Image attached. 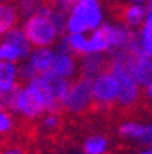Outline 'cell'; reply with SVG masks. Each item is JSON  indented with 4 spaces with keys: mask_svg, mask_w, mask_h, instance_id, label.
Segmentation results:
<instances>
[{
    "mask_svg": "<svg viewBox=\"0 0 152 154\" xmlns=\"http://www.w3.org/2000/svg\"><path fill=\"white\" fill-rule=\"evenodd\" d=\"M22 29L33 47H51L63 36L55 22V8L51 4H43L36 13L26 17Z\"/></svg>",
    "mask_w": 152,
    "mask_h": 154,
    "instance_id": "cell-1",
    "label": "cell"
},
{
    "mask_svg": "<svg viewBox=\"0 0 152 154\" xmlns=\"http://www.w3.org/2000/svg\"><path fill=\"white\" fill-rule=\"evenodd\" d=\"M111 54V61L124 67L140 87H147L149 83H152V58L136 57L127 50L115 51Z\"/></svg>",
    "mask_w": 152,
    "mask_h": 154,
    "instance_id": "cell-2",
    "label": "cell"
},
{
    "mask_svg": "<svg viewBox=\"0 0 152 154\" xmlns=\"http://www.w3.org/2000/svg\"><path fill=\"white\" fill-rule=\"evenodd\" d=\"M92 80L89 77L81 76L69 88V92L62 100V107L69 113L78 114L84 113L93 103L92 98Z\"/></svg>",
    "mask_w": 152,
    "mask_h": 154,
    "instance_id": "cell-3",
    "label": "cell"
},
{
    "mask_svg": "<svg viewBox=\"0 0 152 154\" xmlns=\"http://www.w3.org/2000/svg\"><path fill=\"white\" fill-rule=\"evenodd\" d=\"M93 103L101 109H107L117 102L118 81L111 70H103L92 80Z\"/></svg>",
    "mask_w": 152,
    "mask_h": 154,
    "instance_id": "cell-4",
    "label": "cell"
},
{
    "mask_svg": "<svg viewBox=\"0 0 152 154\" xmlns=\"http://www.w3.org/2000/svg\"><path fill=\"white\" fill-rule=\"evenodd\" d=\"M10 110L23 116L26 119H37L44 113L45 107L37 94L29 85H26L21 88L19 87L14 88Z\"/></svg>",
    "mask_w": 152,
    "mask_h": 154,
    "instance_id": "cell-5",
    "label": "cell"
},
{
    "mask_svg": "<svg viewBox=\"0 0 152 154\" xmlns=\"http://www.w3.org/2000/svg\"><path fill=\"white\" fill-rule=\"evenodd\" d=\"M111 72L114 73L118 81V98L117 103L121 107H132L140 99V88L141 87L136 83L133 77L130 76L122 66L111 61Z\"/></svg>",
    "mask_w": 152,
    "mask_h": 154,
    "instance_id": "cell-6",
    "label": "cell"
},
{
    "mask_svg": "<svg viewBox=\"0 0 152 154\" xmlns=\"http://www.w3.org/2000/svg\"><path fill=\"white\" fill-rule=\"evenodd\" d=\"M69 14L81 19L88 26L89 32L97 29L104 19V11L100 0H77Z\"/></svg>",
    "mask_w": 152,
    "mask_h": 154,
    "instance_id": "cell-7",
    "label": "cell"
},
{
    "mask_svg": "<svg viewBox=\"0 0 152 154\" xmlns=\"http://www.w3.org/2000/svg\"><path fill=\"white\" fill-rule=\"evenodd\" d=\"M100 29L108 43V51L115 52L127 50L130 38L133 36V30L129 26H126L125 23L103 22L100 25Z\"/></svg>",
    "mask_w": 152,
    "mask_h": 154,
    "instance_id": "cell-8",
    "label": "cell"
},
{
    "mask_svg": "<svg viewBox=\"0 0 152 154\" xmlns=\"http://www.w3.org/2000/svg\"><path fill=\"white\" fill-rule=\"evenodd\" d=\"M28 85L38 95V98L41 99L43 105L48 113H55V114L59 113V110L62 109V103L52 95L47 81L41 74H37L30 81H28Z\"/></svg>",
    "mask_w": 152,
    "mask_h": 154,
    "instance_id": "cell-9",
    "label": "cell"
},
{
    "mask_svg": "<svg viewBox=\"0 0 152 154\" xmlns=\"http://www.w3.org/2000/svg\"><path fill=\"white\" fill-rule=\"evenodd\" d=\"M49 70L54 72L55 74H58L60 77L69 79V80L73 79L77 72V63H76V59L73 58V54L56 51Z\"/></svg>",
    "mask_w": 152,
    "mask_h": 154,
    "instance_id": "cell-10",
    "label": "cell"
},
{
    "mask_svg": "<svg viewBox=\"0 0 152 154\" xmlns=\"http://www.w3.org/2000/svg\"><path fill=\"white\" fill-rule=\"evenodd\" d=\"M106 66H107V61L101 52H91V54L82 55L81 65H79L81 76L95 79L99 73L104 70Z\"/></svg>",
    "mask_w": 152,
    "mask_h": 154,
    "instance_id": "cell-11",
    "label": "cell"
},
{
    "mask_svg": "<svg viewBox=\"0 0 152 154\" xmlns=\"http://www.w3.org/2000/svg\"><path fill=\"white\" fill-rule=\"evenodd\" d=\"M3 42L10 43L11 45L16 48L19 51V55H21V59H25V58L29 57L30 51H32V44L29 42L28 36L25 35L22 28H18V26H14L10 30H7L4 33V36L1 37Z\"/></svg>",
    "mask_w": 152,
    "mask_h": 154,
    "instance_id": "cell-12",
    "label": "cell"
},
{
    "mask_svg": "<svg viewBox=\"0 0 152 154\" xmlns=\"http://www.w3.org/2000/svg\"><path fill=\"white\" fill-rule=\"evenodd\" d=\"M55 57V51L49 47H36L33 51H30L28 57V62L34 67V70L38 74L49 70L52 61Z\"/></svg>",
    "mask_w": 152,
    "mask_h": 154,
    "instance_id": "cell-13",
    "label": "cell"
},
{
    "mask_svg": "<svg viewBox=\"0 0 152 154\" xmlns=\"http://www.w3.org/2000/svg\"><path fill=\"white\" fill-rule=\"evenodd\" d=\"M147 17L145 4H126L122 10V21L130 29H139L143 26Z\"/></svg>",
    "mask_w": 152,
    "mask_h": 154,
    "instance_id": "cell-14",
    "label": "cell"
},
{
    "mask_svg": "<svg viewBox=\"0 0 152 154\" xmlns=\"http://www.w3.org/2000/svg\"><path fill=\"white\" fill-rule=\"evenodd\" d=\"M19 17V10L15 4L10 2H0V38L7 30L16 25Z\"/></svg>",
    "mask_w": 152,
    "mask_h": 154,
    "instance_id": "cell-15",
    "label": "cell"
},
{
    "mask_svg": "<svg viewBox=\"0 0 152 154\" xmlns=\"http://www.w3.org/2000/svg\"><path fill=\"white\" fill-rule=\"evenodd\" d=\"M41 76L45 79L52 95L62 103V100L64 99V96L69 92L70 85H71L70 80L69 79H64V77L58 76V74H55L54 72H51V70H47V72H44V73H41Z\"/></svg>",
    "mask_w": 152,
    "mask_h": 154,
    "instance_id": "cell-16",
    "label": "cell"
},
{
    "mask_svg": "<svg viewBox=\"0 0 152 154\" xmlns=\"http://www.w3.org/2000/svg\"><path fill=\"white\" fill-rule=\"evenodd\" d=\"M18 80V66L15 62L0 61V91L8 92L16 87Z\"/></svg>",
    "mask_w": 152,
    "mask_h": 154,
    "instance_id": "cell-17",
    "label": "cell"
},
{
    "mask_svg": "<svg viewBox=\"0 0 152 154\" xmlns=\"http://www.w3.org/2000/svg\"><path fill=\"white\" fill-rule=\"evenodd\" d=\"M62 37L69 47L70 54L81 57L89 54V38L86 37V33H67Z\"/></svg>",
    "mask_w": 152,
    "mask_h": 154,
    "instance_id": "cell-18",
    "label": "cell"
},
{
    "mask_svg": "<svg viewBox=\"0 0 152 154\" xmlns=\"http://www.w3.org/2000/svg\"><path fill=\"white\" fill-rule=\"evenodd\" d=\"M108 142L103 135H92L84 143L85 154H104L107 150Z\"/></svg>",
    "mask_w": 152,
    "mask_h": 154,
    "instance_id": "cell-19",
    "label": "cell"
},
{
    "mask_svg": "<svg viewBox=\"0 0 152 154\" xmlns=\"http://www.w3.org/2000/svg\"><path fill=\"white\" fill-rule=\"evenodd\" d=\"M144 131H145V125L136 122V121L125 122V124H122L118 128L119 136H122L125 139H136V140H140V139L143 138Z\"/></svg>",
    "mask_w": 152,
    "mask_h": 154,
    "instance_id": "cell-20",
    "label": "cell"
},
{
    "mask_svg": "<svg viewBox=\"0 0 152 154\" xmlns=\"http://www.w3.org/2000/svg\"><path fill=\"white\" fill-rule=\"evenodd\" d=\"M88 38H89V54L91 52H101V54H104V52L108 51V43L106 40L103 32H101L100 26L97 29H95V30H92Z\"/></svg>",
    "mask_w": 152,
    "mask_h": 154,
    "instance_id": "cell-21",
    "label": "cell"
},
{
    "mask_svg": "<svg viewBox=\"0 0 152 154\" xmlns=\"http://www.w3.org/2000/svg\"><path fill=\"white\" fill-rule=\"evenodd\" d=\"M14 2H15V6L18 7L19 13L26 18V17L32 15L33 13H36L43 6L44 0H14Z\"/></svg>",
    "mask_w": 152,
    "mask_h": 154,
    "instance_id": "cell-22",
    "label": "cell"
},
{
    "mask_svg": "<svg viewBox=\"0 0 152 154\" xmlns=\"http://www.w3.org/2000/svg\"><path fill=\"white\" fill-rule=\"evenodd\" d=\"M21 59L19 51L14 45H11L7 42H0V61H8V62H16Z\"/></svg>",
    "mask_w": 152,
    "mask_h": 154,
    "instance_id": "cell-23",
    "label": "cell"
},
{
    "mask_svg": "<svg viewBox=\"0 0 152 154\" xmlns=\"http://www.w3.org/2000/svg\"><path fill=\"white\" fill-rule=\"evenodd\" d=\"M13 127H14V121L11 114L6 109L0 107V135L8 134L13 129Z\"/></svg>",
    "mask_w": 152,
    "mask_h": 154,
    "instance_id": "cell-24",
    "label": "cell"
},
{
    "mask_svg": "<svg viewBox=\"0 0 152 154\" xmlns=\"http://www.w3.org/2000/svg\"><path fill=\"white\" fill-rule=\"evenodd\" d=\"M37 72L34 70V67L29 62H25L22 63L21 66H18V77H21L22 80H26V81H30L34 76H37Z\"/></svg>",
    "mask_w": 152,
    "mask_h": 154,
    "instance_id": "cell-25",
    "label": "cell"
},
{
    "mask_svg": "<svg viewBox=\"0 0 152 154\" xmlns=\"http://www.w3.org/2000/svg\"><path fill=\"white\" fill-rule=\"evenodd\" d=\"M77 3V0H49V4L54 8L63 11V13L69 14L71 11V8L74 7V4Z\"/></svg>",
    "mask_w": 152,
    "mask_h": 154,
    "instance_id": "cell-26",
    "label": "cell"
},
{
    "mask_svg": "<svg viewBox=\"0 0 152 154\" xmlns=\"http://www.w3.org/2000/svg\"><path fill=\"white\" fill-rule=\"evenodd\" d=\"M58 122H59L58 116L55 113H49V114L45 116L44 119H43V127L47 129H54L58 125Z\"/></svg>",
    "mask_w": 152,
    "mask_h": 154,
    "instance_id": "cell-27",
    "label": "cell"
},
{
    "mask_svg": "<svg viewBox=\"0 0 152 154\" xmlns=\"http://www.w3.org/2000/svg\"><path fill=\"white\" fill-rule=\"evenodd\" d=\"M140 142L147 146H152V122L145 125V131H144L143 138L140 139Z\"/></svg>",
    "mask_w": 152,
    "mask_h": 154,
    "instance_id": "cell-28",
    "label": "cell"
},
{
    "mask_svg": "<svg viewBox=\"0 0 152 154\" xmlns=\"http://www.w3.org/2000/svg\"><path fill=\"white\" fill-rule=\"evenodd\" d=\"M145 95L149 100H152V83H149L148 85L145 87Z\"/></svg>",
    "mask_w": 152,
    "mask_h": 154,
    "instance_id": "cell-29",
    "label": "cell"
},
{
    "mask_svg": "<svg viewBox=\"0 0 152 154\" xmlns=\"http://www.w3.org/2000/svg\"><path fill=\"white\" fill-rule=\"evenodd\" d=\"M3 154H23V153H22V150H21V149L14 147V149H10V150L4 151Z\"/></svg>",
    "mask_w": 152,
    "mask_h": 154,
    "instance_id": "cell-30",
    "label": "cell"
},
{
    "mask_svg": "<svg viewBox=\"0 0 152 154\" xmlns=\"http://www.w3.org/2000/svg\"><path fill=\"white\" fill-rule=\"evenodd\" d=\"M126 4H145L147 0H125Z\"/></svg>",
    "mask_w": 152,
    "mask_h": 154,
    "instance_id": "cell-31",
    "label": "cell"
},
{
    "mask_svg": "<svg viewBox=\"0 0 152 154\" xmlns=\"http://www.w3.org/2000/svg\"><path fill=\"white\" fill-rule=\"evenodd\" d=\"M140 154H152V146H149L147 150H144V151H141Z\"/></svg>",
    "mask_w": 152,
    "mask_h": 154,
    "instance_id": "cell-32",
    "label": "cell"
},
{
    "mask_svg": "<svg viewBox=\"0 0 152 154\" xmlns=\"http://www.w3.org/2000/svg\"><path fill=\"white\" fill-rule=\"evenodd\" d=\"M1 95H3V92H1V91H0V98H1Z\"/></svg>",
    "mask_w": 152,
    "mask_h": 154,
    "instance_id": "cell-33",
    "label": "cell"
},
{
    "mask_svg": "<svg viewBox=\"0 0 152 154\" xmlns=\"http://www.w3.org/2000/svg\"><path fill=\"white\" fill-rule=\"evenodd\" d=\"M0 2H4V0H0Z\"/></svg>",
    "mask_w": 152,
    "mask_h": 154,
    "instance_id": "cell-34",
    "label": "cell"
},
{
    "mask_svg": "<svg viewBox=\"0 0 152 154\" xmlns=\"http://www.w3.org/2000/svg\"><path fill=\"white\" fill-rule=\"evenodd\" d=\"M82 154H85V153H82Z\"/></svg>",
    "mask_w": 152,
    "mask_h": 154,
    "instance_id": "cell-35",
    "label": "cell"
}]
</instances>
